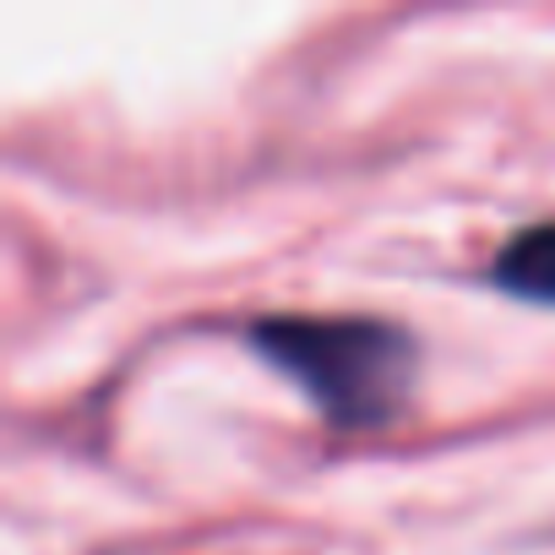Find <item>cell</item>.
Instances as JSON below:
<instances>
[{
  "label": "cell",
  "mask_w": 555,
  "mask_h": 555,
  "mask_svg": "<svg viewBox=\"0 0 555 555\" xmlns=\"http://www.w3.org/2000/svg\"><path fill=\"white\" fill-rule=\"evenodd\" d=\"M256 349L289 371L333 425H382L414 382V344L371 317H267Z\"/></svg>",
  "instance_id": "cell-1"
},
{
  "label": "cell",
  "mask_w": 555,
  "mask_h": 555,
  "mask_svg": "<svg viewBox=\"0 0 555 555\" xmlns=\"http://www.w3.org/2000/svg\"><path fill=\"white\" fill-rule=\"evenodd\" d=\"M490 278L533 306H555V223H533L522 234H512L490 267Z\"/></svg>",
  "instance_id": "cell-2"
}]
</instances>
